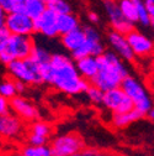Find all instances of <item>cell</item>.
<instances>
[{"label": "cell", "instance_id": "cell-28", "mask_svg": "<svg viewBox=\"0 0 154 156\" xmlns=\"http://www.w3.org/2000/svg\"><path fill=\"white\" fill-rule=\"evenodd\" d=\"M84 93H86V97L89 98V101L92 103V104H101V102H102V94H104V90H101L100 88H98L96 86H94V84H89L88 86V88L85 89V92Z\"/></svg>", "mask_w": 154, "mask_h": 156}, {"label": "cell", "instance_id": "cell-35", "mask_svg": "<svg viewBox=\"0 0 154 156\" xmlns=\"http://www.w3.org/2000/svg\"><path fill=\"white\" fill-rule=\"evenodd\" d=\"M15 81V80H14ZM26 86L24 82L21 81H15V87H16V90H17V94H20V93H24L26 90Z\"/></svg>", "mask_w": 154, "mask_h": 156}, {"label": "cell", "instance_id": "cell-32", "mask_svg": "<svg viewBox=\"0 0 154 156\" xmlns=\"http://www.w3.org/2000/svg\"><path fill=\"white\" fill-rule=\"evenodd\" d=\"M144 6L152 19H154V0H143Z\"/></svg>", "mask_w": 154, "mask_h": 156}, {"label": "cell", "instance_id": "cell-38", "mask_svg": "<svg viewBox=\"0 0 154 156\" xmlns=\"http://www.w3.org/2000/svg\"><path fill=\"white\" fill-rule=\"evenodd\" d=\"M11 156H25V155L21 154V152H18V154H14V155H11Z\"/></svg>", "mask_w": 154, "mask_h": 156}, {"label": "cell", "instance_id": "cell-23", "mask_svg": "<svg viewBox=\"0 0 154 156\" xmlns=\"http://www.w3.org/2000/svg\"><path fill=\"white\" fill-rule=\"evenodd\" d=\"M30 58L40 66V68H43L45 66H47L49 63L51 53L48 50H46L45 47H42L40 45H36V42H35V46H33L32 52L30 55Z\"/></svg>", "mask_w": 154, "mask_h": 156}, {"label": "cell", "instance_id": "cell-36", "mask_svg": "<svg viewBox=\"0 0 154 156\" xmlns=\"http://www.w3.org/2000/svg\"><path fill=\"white\" fill-rule=\"evenodd\" d=\"M5 15H6V12L4 11V9L2 8V5H0V27L4 26V19H5Z\"/></svg>", "mask_w": 154, "mask_h": 156}, {"label": "cell", "instance_id": "cell-15", "mask_svg": "<svg viewBox=\"0 0 154 156\" xmlns=\"http://www.w3.org/2000/svg\"><path fill=\"white\" fill-rule=\"evenodd\" d=\"M107 42L111 47V51L116 53L120 58L127 62H133L134 61V55L126 40V36L121 32L117 31H110L107 35Z\"/></svg>", "mask_w": 154, "mask_h": 156}, {"label": "cell", "instance_id": "cell-31", "mask_svg": "<svg viewBox=\"0 0 154 156\" xmlns=\"http://www.w3.org/2000/svg\"><path fill=\"white\" fill-rule=\"evenodd\" d=\"M10 109V99L5 98V97L0 95V114H5L9 113Z\"/></svg>", "mask_w": 154, "mask_h": 156}, {"label": "cell", "instance_id": "cell-10", "mask_svg": "<svg viewBox=\"0 0 154 156\" xmlns=\"http://www.w3.org/2000/svg\"><path fill=\"white\" fill-rule=\"evenodd\" d=\"M104 8L113 31L126 35L132 29H134V25L128 20H126L125 16L122 15L116 0H104Z\"/></svg>", "mask_w": 154, "mask_h": 156}, {"label": "cell", "instance_id": "cell-27", "mask_svg": "<svg viewBox=\"0 0 154 156\" xmlns=\"http://www.w3.org/2000/svg\"><path fill=\"white\" fill-rule=\"evenodd\" d=\"M0 95L5 97L8 99L14 98L15 95H17V90L15 87V81L12 78H6L2 83H0Z\"/></svg>", "mask_w": 154, "mask_h": 156}, {"label": "cell", "instance_id": "cell-8", "mask_svg": "<svg viewBox=\"0 0 154 156\" xmlns=\"http://www.w3.org/2000/svg\"><path fill=\"white\" fill-rule=\"evenodd\" d=\"M4 27L10 35H28L32 36L35 32L33 19L24 11L6 12L4 19Z\"/></svg>", "mask_w": 154, "mask_h": 156}, {"label": "cell", "instance_id": "cell-14", "mask_svg": "<svg viewBox=\"0 0 154 156\" xmlns=\"http://www.w3.org/2000/svg\"><path fill=\"white\" fill-rule=\"evenodd\" d=\"M33 26L35 32H38L48 38H54L59 35L57 29V14L49 9H46L40 16L33 19Z\"/></svg>", "mask_w": 154, "mask_h": 156}, {"label": "cell", "instance_id": "cell-40", "mask_svg": "<svg viewBox=\"0 0 154 156\" xmlns=\"http://www.w3.org/2000/svg\"><path fill=\"white\" fill-rule=\"evenodd\" d=\"M0 156H4V155H3V154H0Z\"/></svg>", "mask_w": 154, "mask_h": 156}, {"label": "cell", "instance_id": "cell-19", "mask_svg": "<svg viewBox=\"0 0 154 156\" xmlns=\"http://www.w3.org/2000/svg\"><path fill=\"white\" fill-rule=\"evenodd\" d=\"M142 118H143V115L138 110H136L133 108V109H131L128 112H123V113H112L111 122H112L115 128L122 129V128H126L134 122H138Z\"/></svg>", "mask_w": 154, "mask_h": 156}, {"label": "cell", "instance_id": "cell-26", "mask_svg": "<svg viewBox=\"0 0 154 156\" xmlns=\"http://www.w3.org/2000/svg\"><path fill=\"white\" fill-rule=\"evenodd\" d=\"M46 6L57 15L72 12V6L67 0H47Z\"/></svg>", "mask_w": 154, "mask_h": 156}, {"label": "cell", "instance_id": "cell-17", "mask_svg": "<svg viewBox=\"0 0 154 156\" xmlns=\"http://www.w3.org/2000/svg\"><path fill=\"white\" fill-rule=\"evenodd\" d=\"M85 40V34H84V30L83 27H76L69 32H65L63 35H61V42L63 45V47L69 51L70 53L73 51H75L78 47L82 46V44L84 42Z\"/></svg>", "mask_w": 154, "mask_h": 156}, {"label": "cell", "instance_id": "cell-16", "mask_svg": "<svg viewBox=\"0 0 154 156\" xmlns=\"http://www.w3.org/2000/svg\"><path fill=\"white\" fill-rule=\"evenodd\" d=\"M51 134H52V126L48 123L35 120L32 122L28 129L27 143L30 145H46Z\"/></svg>", "mask_w": 154, "mask_h": 156}, {"label": "cell", "instance_id": "cell-20", "mask_svg": "<svg viewBox=\"0 0 154 156\" xmlns=\"http://www.w3.org/2000/svg\"><path fill=\"white\" fill-rule=\"evenodd\" d=\"M79 26H80L79 19L76 17L73 12L57 15V29H58V34L59 35L69 32V31L79 27Z\"/></svg>", "mask_w": 154, "mask_h": 156}, {"label": "cell", "instance_id": "cell-34", "mask_svg": "<svg viewBox=\"0 0 154 156\" xmlns=\"http://www.w3.org/2000/svg\"><path fill=\"white\" fill-rule=\"evenodd\" d=\"M88 19H89V21H90L91 24H98V23L100 21L99 15L96 14L95 11H89V12H88Z\"/></svg>", "mask_w": 154, "mask_h": 156}, {"label": "cell", "instance_id": "cell-4", "mask_svg": "<svg viewBox=\"0 0 154 156\" xmlns=\"http://www.w3.org/2000/svg\"><path fill=\"white\" fill-rule=\"evenodd\" d=\"M10 77L15 81H21L25 84L38 86L43 83L41 68L30 57L24 60H12L6 65Z\"/></svg>", "mask_w": 154, "mask_h": 156}, {"label": "cell", "instance_id": "cell-21", "mask_svg": "<svg viewBox=\"0 0 154 156\" xmlns=\"http://www.w3.org/2000/svg\"><path fill=\"white\" fill-rule=\"evenodd\" d=\"M117 5L122 12V15L125 16L126 20H128L129 23H132L133 25L138 23V16H137V11H136V6H134L132 0H116Z\"/></svg>", "mask_w": 154, "mask_h": 156}, {"label": "cell", "instance_id": "cell-37", "mask_svg": "<svg viewBox=\"0 0 154 156\" xmlns=\"http://www.w3.org/2000/svg\"><path fill=\"white\" fill-rule=\"evenodd\" d=\"M146 116H148V118H149L150 120H153V119H154V109L152 108V109L146 114Z\"/></svg>", "mask_w": 154, "mask_h": 156}, {"label": "cell", "instance_id": "cell-30", "mask_svg": "<svg viewBox=\"0 0 154 156\" xmlns=\"http://www.w3.org/2000/svg\"><path fill=\"white\" fill-rule=\"evenodd\" d=\"M9 37H10V32L4 26H2L0 27V52H3L5 50L6 44L9 41Z\"/></svg>", "mask_w": 154, "mask_h": 156}, {"label": "cell", "instance_id": "cell-24", "mask_svg": "<svg viewBox=\"0 0 154 156\" xmlns=\"http://www.w3.org/2000/svg\"><path fill=\"white\" fill-rule=\"evenodd\" d=\"M134 6H136V11H137V16H138V23L139 25L142 26H152L153 25V21L154 19H152L144 6V3L143 0H132Z\"/></svg>", "mask_w": 154, "mask_h": 156}, {"label": "cell", "instance_id": "cell-18", "mask_svg": "<svg viewBox=\"0 0 154 156\" xmlns=\"http://www.w3.org/2000/svg\"><path fill=\"white\" fill-rule=\"evenodd\" d=\"M75 67L84 80L90 82L92 77L96 74V72H98V61H96V57L94 56H85L75 60Z\"/></svg>", "mask_w": 154, "mask_h": 156}, {"label": "cell", "instance_id": "cell-41", "mask_svg": "<svg viewBox=\"0 0 154 156\" xmlns=\"http://www.w3.org/2000/svg\"><path fill=\"white\" fill-rule=\"evenodd\" d=\"M43 2H47V0H43Z\"/></svg>", "mask_w": 154, "mask_h": 156}, {"label": "cell", "instance_id": "cell-22", "mask_svg": "<svg viewBox=\"0 0 154 156\" xmlns=\"http://www.w3.org/2000/svg\"><path fill=\"white\" fill-rule=\"evenodd\" d=\"M46 9H47L46 2H43V0H25L22 11L25 14H27L30 17L36 19L37 16H40Z\"/></svg>", "mask_w": 154, "mask_h": 156}, {"label": "cell", "instance_id": "cell-13", "mask_svg": "<svg viewBox=\"0 0 154 156\" xmlns=\"http://www.w3.org/2000/svg\"><path fill=\"white\" fill-rule=\"evenodd\" d=\"M10 109L22 122L32 123L40 118V112L36 108V105L18 94L10 99Z\"/></svg>", "mask_w": 154, "mask_h": 156}, {"label": "cell", "instance_id": "cell-9", "mask_svg": "<svg viewBox=\"0 0 154 156\" xmlns=\"http://www.w3.org/2000/svg\"><path fill=\"white\" fill-rule=\"evenodd\" d=\"M101 104L111 113H123L133 109L132 101L121 87L105 90Z\"/></svg>", "mask_w": 154, "mask_h": 156}, {"label": "cell", "instance_id": "cell-5", "mask_svg": "<svg viewBox=\"0 0 154 156\" xmlns=\"http://www.w3.org/2000/svg\"><path fill=\"white\" fill-rule=\"evenodd\" d=\"M35 40L28 35H10L6 47L0 52V62L8 65L12 60H24L30 57Z\"/></svg>", "mask_w": 154, "mask_h": 156}, {"label": "cell", "instance_id": "cell-3", "mask_svg": "<svg viewBox=\"0 0 154 156\" xmlns=\"http://www.w3.org/2000/svg\"><path fill=\"white\" fill-rule=\"evenodd\" d=\"M120 87L129 97V99L133 103V108L138 110L143 116H146V114L153 108L150 93L137 77H133L131 74L126 76Z\"/></svg>", "mask_w": 154, "mask_h": 156}, {"label": "cell", "instance_id": "cell-2", "mask_svg": "<svg viewBox=\"0 0 154 156\" xmlns=\"http://www.w3.org/2000/svg\"><path fill=\"white\" fill-rule=\"evenodd\" d=\"M96 61L98 72L92 77L90 83L104 92L120 87L123 78L129 74L125 61L112 51L105 50L100 56L96 57Z\"/></svg>", "mask_w": 154, "mask_h": 156}, {"label": "cell", "instance_id": "cell-1", "mask_svg": "<svg viewBox=\"0 0 154 156\" xmlns=\"http://www.w3.org/2000/svg\"><path fill=\"white\" fill-rule=\"evenodd\" d=\"M43 83L53 86L68 95H78L85 92L89 82L79 74L73 58L64 53H53L47 66L41 68Z\"/></svg>", "mask_w": 154, "mask_h": 156}, {"label": "cell", "instance_id": "cell-29", "mask_svg": "<svg viewBox=\"0 0 154 156\" xmlns=\"http://www.w3.org/2000/svg\"><path fill=\"white\" fill-rule=\"evenodd\" d=\"M25 0H0V5L5 12L22 11Z\"/></svg>", "mask_w": 154, "mask_h": 156}, {"label": "cell", "instance_id": "cell-39", "mask_svg": "<svg viewBox=\"0 0 154 156\" xmlns=\"http://www.w3.org/2000/svg\"><path fill=\"white\" fill-rule=\"evenodd\" d=\"M70 156H83V155H82V152H76V154H74V155H70Z\"/></svg>", "mask_w": 154, "mask_h": 156}, {"label": "cell", "instance_id": "cell-7", "mask_svg": "<svg viewBox=\"0 0 154 156\" xmlns=\"http://www.w3.org/2000/svg\"><path fill=\"white\" fill-rule=\"evenodd\" d=\"M49 147L52 156H70L76 152H82L84 143L80 135L75 133H67L54 138Z\"/></svg>", "mask_w": 154, "mask_h": 156}, {"label": "cell", "instance_id": "cell-25", "mask_svg": "<svg viewBox=\"0 0 154 156\" xmlns=\"http://www.w3.org/2000/svg\"><path fill=\"white\" fill-rule=\"evenodd\" d=\"M25 156H52L51 147L46 145H27L21 150Z\"/></svg>", "mask_w": 154, "mask_h": 156}, {"label": "cell", "instance_id": "cell-33", "mask_svg": "<svg viewBox=\"0 0 154 156\" xmlns=\"http://www.w3.org/2000/svg\"><path fill=\"white\" fill-rule=\"evenodd\" d=\"M83 156H109L101 151H98V150H85L84 152H82Z\"/></svg>", "mask_w": 154, "mask_h": 156}, {"label": "cell", "instance_id": "cell-12", "mask_svg": "<svg viewBox=\"0 0 154 156\" xmlns=\"http://www.w3.org/2000/svg\"><path fill=\"white\" fill-rule=\"evenodd\" d=\"M24 133V122L11 112L0 114V138L6 140L18 139Z\"/></svg>", "mask_w": 154, "mask_h": 156}, {"label": "cell", "instance_id": "cell-11", "mask_svg": "<svg viewBox=\"0 0 154 156\" xmlns=\"http://www.w3.org/2000/svg\"><path fill=\"white\" fill-rule=\"evenodd\" d=\"M126 40L134 55V57H149L153 52V40L143 32L132 29L126 35Z\"/></svg>", "mask_w": 154, "mask_h": 156}, {"label": "cell", "instance_id": "cell-6", "mask_svg": "<svg viewBox=\"0 0 154 156\" xmlns=\"http://www.w3.org/2000/svg\"><path fill=\"white\" fill-rule=\"evenodd\" d=\"M83 30L85 34V40L80 47H78L75 51L72 52L73 60H78V58H82L85 56L98 57L106 50L105 44L102 41V36H101L100 31L95 26L88 25V26L83 27Z\"/></svg>", "mask_w": 154, "mask_h": 156}]
</instances>
